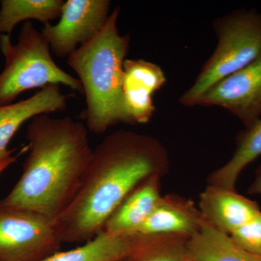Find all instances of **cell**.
<instances>
[{"label":"cell","mask_w":261,"mask_h":261,"mask_svg":"<svg viewBox=\"0 0 261 261\" xmlns=\"http://www.w3.org/2000/svg\"><path fill=\"white\" fill-rule=\"evenodd\" d=\"M88 132L69 116L33 118L23 172L0 208L32 211L55 221L74 197L92 159Z\"/></svg>","instance_id":"cell-2"},{"label":"cell","mask_w":261,"mask_h":261,"mask_svg":"<svg viewBox=\"0 0 261 261\" xmlns=\"http://www.w3.org/2000/svg\"><path fill=\"white\" fill-rule=\"evenodd\" d=\"M229 236L244 250L261 257V212Z\"/></svg>","instance_id":"cell-19"},{"label":"cell","mask_w":261,"mask_h":261,"mask_svg":"<svg viewBox=\"0 0 261 261\" xmlns=\"http://www.w3.org/2000/svg\"><path fill=\"white\" fill-rule=\"evenodd\" d=\"M20 153L17 154L15 156H10V157L7 158V159H3V161H0V176L3 174V172L7 169L10 165L14 163L15 161L18 159V156L20 155Z\"/></svg>","instance_id":"cell-21"},{"label":"cell","mask_w":261,"mask_h":261,"mask_svg":"<svg viewBox=\"0 0 261 261\" xmlns=\"http://www.w3.org/2000/svg\"><path fill=\"white\" fill-rule=\"evenodd\" d=\"M69 97L61 92L60 86L49 85L20 102L0 106V161L13 154L15 149H8V145L25 122L63 111Z\"/></svg>","instance_id":"cell-11"},{"label":"cell","mask_w":261,"mask_h":261,"mask_svg":"<svg viewBox=\"0 0 261 261\" xmlns=\"http://www.w3.org/2000/svg\"><path fill=\"white\" fill-rule=\"evenodd\" d=\"M188 261H190V260H188Z\"/></svg>","instance_id":"cell-23"},{"label":"cell","mask_w":261,"mask_h":261,"mask_svg":"<svg viewBox=\"0 0 261 261\" xmlns=\"http://www.w3.org/2000/svg\"><path fill=\"white\" fill-rule=\"evenodd\" d=\"M247 193L250 194V195L261 196V165L256 170L255 179L252 182L250 186L249 187Z\"/></svg>","instance_id":"cell-20"},{"label":"cell","mask_w":261,"mask_h":261,"mask_svg":"<svg viewBox=\"0 0 261 261\" xmlns=\"http://www.w3.org/2000/svg\"><path fill=\"white\" fill-rule=\"evenodd\" d=\"M166 83L159 65L142 59H126L123 64V97L128 124H145L156 108L152 96Z\"/></svg>","instance_id":"cell-9"},{"label":"cell","mask_w":261,"mask_h":261,"mask_svg":"<svg viewBox=\"0 0 261 261\" xmlns=\"http://www.w3.org/2000/svg\"><path fill=\"white\" fill-rule=\"evenodd\" d=\"M190 261H261V257L244 250L205 221L200 231L187 241Z\"/></svg>","instance_id":"cell-15"},{"label":"cell","mask_w":261,"mask_h":261,"mask_svg":"<svg viewBox=\"0 0 261 261\" xmlns=\"http://www.w3.org/2000/svg\"><path fill=\"white\" fill-rule=\"evenodd\" d=\"M198 206L206 223L228 235L261 212L257 202L236 190L210 185L200 194Z\"/></svg>","instance_id":"cell-10"},{"label":"cell","mask_w":261,"mask_h":261,"mask_svg":"<svg viewBox=\"0 0 261 261\" xmlns=\"http://www.w3.org/2000/svg\"><path fill=\"white\" fill-rule=\"evenodd\" d=\"M168 168L167 150L152 136L128 130L106 136L93 149L73 200L55 220L61 243L95 238L135 187L151 176L163 177Z\"/></svg>","instance_id":"cell-1"},{"label":"cell","mask_w":261,"mask_h":261,"mask_svg":"<svg viewBox=\"0 0 261 261\" xmlns=\"http://www.w3.org/2000/svg\"><path fill=\"white\" fill-rule=\"evenodd\" d=\"M63 0H1L0 35L11 36L18 23L37 20L44 25L61 17Z\"/></svg>","instance_id":"cell-17"},{"label":"cell","mask_w":261,"mask_h":261,"mask_svg":"<svg viewBox=\"0 0 261 261\" xmlns=\"http://www.w3.org/2000/svg\"><path fill=\"white\" fill-rule=\"evenodd\" d=\"M161 176H151L135 187L110 216L103 231L135 233L161 200Z\"/></svg>","instance_id":"cell-14"},{"label":"cell","mask_w":261,"mask_h":261,"mask_svg":"<svg viewBox=\"0 0 261 261\" xmlns=\"http://www.w3.org/2000/svg\"><path fill=\"white\" fill-rule=\"evenodd\" d=\"M197 106L227 110L244 126L261 118V51L242 69L213 86L197 101Z\"/></svg>","instance_id":"cell-8"},{"label":"cell","mask_w":261,"mask_h":261,"mask_svg":"<svg viewBox=\"0 0 261 261\" xmlns=\"http://www.w3.org/2000/svg\"><path fill=\"white\" fill-rule=\"evenodd\" d=\"M121 261H135V260L134 257H129V258L124 259V260H122Z\"/></svg>","instance_id":"cell-22"},{"label":"cell","mask_w":261,"mask_h":261,"mask_svg":"<svg viewBox=\"0 0 261 261\" xmlns=\"http://www.w3.org/2000/svg\"><path fill=\"white\" fill-rule=\"evenodd\" d=\"M119 7L113 10L101 32L68 57L85 96L82 116L89 132L101 135L117 123L128 124L123 97V64L130 36L118 28Z\"/></svg>","instance_id":"cell-3"},{"label":"cell","mask_w":261,"mask_h":261,"mask_svg":"<svg viewBox=\"0 0 261 261\" xmlns=\"http://www.w3.org/2000/svg\"><path fill=\"white\" fill-rule=\"evenodd\" d=\"M109 0H67L60 20L44 25L42 33L56 56L66 58L90 42L104 29L110 16Z\"/></svg>","instance_id":"cell-7"},{"label":"cell","mask_w":261,"mask_h":261,"mask_svg":"<svg viewBox=\"0 0 261 261\" xmlns=\"http://www.w3.org/2000/svg\"><path fill=\"white\" fill-rule=\"evenodd\" d=\"M0 50L5 60L0 73V106L12 104L27 91L49 85L65 86L83 94L80 81L55 63L49 43L32 21L24 23L15 44L10 35H0Z\"/></svg>","instance_id":"cell-4"},{"label":"cell","mask_w":261,"mask_h":261,"mask_svg":"<svg viewBox=\"0 0 261 261\" xmlns=\"http://www.w3.org/2000/svg\"><path fill=\"white\" fill-rule=\"evenodd\" d=\"M189 239L176 235H152L134 258L135 261H188Z\"/></svg>","instance_id":"cell-18"},{"label":"cell","mask_w":261,"mask_h":261,"mask_svg":"<svg viewBox=\"0 0 261 261\" xmlns=\"http://www.w3.org/2000/svg\"><path fill=\"white\" fill-rule=\"evenodd\" d=\"M149 238L150 235L102 231L80 246L57 252L43 261H121L135 257Z\"/></svg>","instance_id":"cell-13"},{"label":"cell","mask_w":261,"mask_h":261,"mask_svg":"<svg viewBox=\"0 0 261 261\" xmlns=\"http://www.w3.org/2000/svg\"><path fill=\"white\" fill-rule=\"evenodd\" d=\"M216 49L202 67L193 84L179 98L186 107L197 101L213 86L251 63L261 51V12L239 9L214 20Z\"/></svg>","instance_id":"cell-5"},{"label":"cell","mask_w":261,"mask_h":261,"mask_svg":"<svg viewBox=\"0 0 261 261\" xmlns=\"http://www.w3.org/2000/svg\"><path fill=\"white\" fill-rule=\"evenodd\" d=\"M61 244L51 220L32 211L0 208V261H43Z\"/></svg>","instance_id":"cell-6"},{"label":"cell","mask_w":261,"mask_h":261,"mask_svg":"<svg viewBox=\"0 0 261 261\" xmlns=\"http://www.w3.org/2000/svg\"><path fill=\"white\" fill-rule=\"evenodd\" d=\"M205 222L195 202L177 195L162 196L153 212L136 233L176 235L190 238Z\"/></svg>","instance_id":"cell-12"},{"label":"cell","mask_w":261,"mask_h":261,"mask_svg":"<svg viewBox=\"0 0 261 261\" xmlns=\"http://www.w3.org/2000/svg\"><path fill=\"white\" fill-rule=\"evenodd\" d=\"M260 155L261 118L239 132L232 157L209 175L207 185L235 190V185L243 170Z\"/></svg>","instance_id":"cell-16"}]
</instances>
